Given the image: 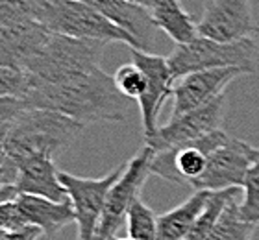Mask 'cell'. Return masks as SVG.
<instances>
[{
    "label": "cell",
    "mask_w": 259,
    "mask_h": 240,
    "mask_svg": "<svg viewBox=\"0 0 259 240\" xmlns=\"http://www.w3.org/2000/svg\"><path fill=\"white\" fill-rule=\"evenodd\" d=\"M126 100L115 85L113 76H108L100 67L58 83H30L24 94L28 107L58 111L83 126L122 122L128 107Z\"/></svg>",
    "instance_id": "6da1fadb"
},
{
    "label": "cell",
    "mask_w": 259,
    "mask_h": 240,
    "mask_svg": "<svg viewBox=\"0 0 259 240\" xmlns=\"http://www.w3.org/2000/svg\"><path fill=\"white\" fill-rule=\"evenodd\" d=\"M83 124L50 109L30 107L10 124L6 137V157L10 161L26 157H49L78 139Z\"/></svg>",
    "instance_id": "7a4b0ae2"
},
{
    "label": "cell",
    "mask_w": 259,
    "mask_h": 240,
    "mask_svg": "<svg viewBox=\"0 0 259 240\" xmlns=\"http://www.w3.org/2000/svg\"><path fill=\"white\" fill-rule=\"evenodd\" d=\"M106 44L104 41L50 32L22 72L28 76L30 83H58L87 74L98 69Z\"/></svg>",
    "instance_id": "3957f363"
},
{
    "label": "cell",
    "mask_w": 259,
    "mask_h": 240,
    "mask_svg": "<svg viewBox=\"0 0 259 240\" xmlns=\"http://www.w3.org/2000/svg\"><path fill=\"white\" fill-rule=\"evenodd\" d=\"M35 22L47 30L63 33L69 37L95 39L104 43H124L130 48H137L135 41L124 30L80 0H41Z\"/></svg>",
    "instance_id": "277c9868"
},
{
    "label": "cell",
    "mask_w": 259,
    "mask_h": 240,
    "mask_svg": "<svg viewBox=\"0 0 259 240\" xmlns=\"http://www.w3.org/2000/svg\"><path fill=\"white\" fill-rule=\"evenodd\" d=\"M257 44L254 37L241 39L235 43H221L207 37H198L185 44H176L172 54L167 58L170 72L176 80L193 72L211 69H228L237 67L248 74L255 72Z\"/></svg>",
    "instance_id": "5b68a950"
},
{
    "label": "cell",
    "mask_w": 259,
    "mask_h": 240,
    "mask_svg": "<svg viewBox=\"0 0 259 240\" xmlns=\"http://www.w3.org/2000/svg\"><path fill=\"white\" fill-rule=\"evenodd\" d=\"M152 157H154V150L145 144L126 163L122 176L115 181L106 196V205H104V213L95 240H115L119 229L122 227V222L128 218L132 203L139 198L146 177L150 176Z\"/></svg>",
    "instance_id": "8992f818"
},
{
    "label": "cell",
    "mask_w": 259,
    "mask_h": 240,
    "mask_svg": "<svg viewBox=\"0 0 259 240\" xmlns=\"http://www.w3.org/2000/svg\"><path fill=\"white\" fill-rule=\"evenodd\" d=\"M230 135L222 129H215L196 140L180 144L170 150L154 152L150 163V174L159 176L176 185H189L202 176L207 165V157L215 148L222 146Z\"/></svg>",
    "instance_id": "52a82bcc"
},
{
    "label": "cell",
    "mask_w": 259,
    "mask_h": 240,
    "mask_svg": "<svg viewBox=\"0 0 259 240\" xmlns=\"http://www.w3.org/2000/svg\"><path fill=\"white\" fill-rule=\"evenodd\" d=\"M126 165H119L108 176L93 179V177H78L67 172H60V181L67 188L74 209V222L78 227L76 240H95L98 224L102 218L106 196L115 181L122 176Z\"/></svg>",
    "instance_id": "ba28073f"
},
{
    "label": "cell",
    "mask_w": 259,
    "mask_h": 240,
    "mask_svg": "<svg viewBox=\"0 0 259 240\" xmlns=\"http://www.w3.org/2000/svg\"><path fill=\"white\" fill-rule=\"evenodd\" d=\"M259 148H252L248 142L230 137L226 142L215 148L207 157V165L202 176L191 183L194 190H226L243 188L246 172L257 159Z\"/></svg>",
    "instance_id": "9c48e42d"
},
{
    "label": "cell",
    "mask_w": 259,
    "mask_h": 240,
    "mask_svg": "<svg viewBox=\"0 0 259 240\" xmlns=\"http://www.w3.org/2000/svg\"><path fill=\"white\" fill-rule=\"evenodd\" d=\"M226 104V94H221L198 109L187 111L180 117H170V120L165 126H159L154 137L146 139L145 144H148L154 152H163L196 140L215 129H222Z\"/></svg>",
    "instance_id": "30bf717a"
},
{
    "label": "cell",
    "mask_w": 259,
    "mask_h": 240,
    "mask_svg": "<svg viewBox=\"0 0 259 240\" xmlns=\"http://www.w3.org/2000/svg\"><path fill=\"white\" fill-rule=\"evenodd\" d=\"M259 33L250 0H205L198 35L221 43H235Z\"/></svg>",
    "instance_id": "8fae6325"
},
{
    "label": "cell",
    "mask_w": 259,
    "mask_h": 240,
    "mask_svg": "<svg viewBox=\"0 0 259 240\" xmlns=\"http://www.w3.org/2000/svg\"><path fill=\"white\" fill-rule=\"evenodd\" d=\"M132 63L143 70L146 78V91L139 98L141 118H143V131L145 140L154 137L157 131V115L168 96H172L176 78L170 72L167 58L156 56L150 52H143L139 48H130Z\"/></svg>",
    "instance_id": "7c38bea8"
},
{
    "label": "cell",
    "mask_w": 259,
    "mask_h": 240,
    "mask_svg": "<svg viewBox=\"0 0 259 240\" xmlns=\"http://www.w3.org/2000/svg\"><path fill=\"white\" fill-rule=\"evenodd\" d=\"M244 74H248L244 69L228 67V69L200 70V72H193V74L176 80L172 91V117H180L184 113L198 109V107L213 102L217 96L224 94V89L233 80H237Z\"/></svg>",
    "instance_id": "4fadbf2b"
},
{
    "label": "cell",
    "mask_w": 259,
    "mask_h": 240,
    "mask_svg": "<svg viewBox=\"0 0 259 240\" xmlns=\"http://www.w3.org/2000/svg\"><path fill=\"white\" fill-rule=\"evenodd\" d=\"M80 2L89 4L97 11H100L108 21L113 22L115 26L124 30L135 41L139 50L150 52L157 32L150 10L128 0H80Z\"/></svg>",
    "instance_id": "5bb4252c"
},
{
    "label": "cell",
    "mask_w": 259,
    "mask_h": 240,
    "mask_svg": "<svg viewBox=\"0 0 259 240\" xmlns=\"http://www.w3.org/2000/svg\"><path fill=\"white\" fill-rule=\"evenodd\" d=\"M13 165L17 166L15 187L19 194L41 196L52 202H70L69 192L60 181V172L56 170L52 159L26 157V159L15 161Z\"/></svg>",
    "instance_id": "9a60e30c"
},
{
    "label": "cell",
    "mask_w": 259,
    "mask_h": 240,
    "mask_svg": "<svg viewBox=\"0 0 259 240\" xmlns=\"http://www.w3.org/2000/svg\"><path fill=\"white\" fill-rule=\"evenodd\" d=\"M17 205L26 224L37 225L43 235L54 236L65 225L74 222V209L70 202H52L41 196L19 194Z\"/></svg>",
    "instance_id": "2e32d148"
},
{
    "label": "cell",
    "mask_w": 259,
    "mask_h": 240,
    "mask_svg": "<svg viewBox=\"0 0 259 240\" xmlns=\"http://www.w3.org/2000/svg\"><path fill=\"white\" fill-rule=\"evenodd\" d=\"M209 190H194L191 198L172 211L157 216V240H185L193 229L194 222L204 211Z\"/></svg>",
    "instance_id": "e0dca14e"
},
{
    "label": "cell",
    "mask_w": 259,
    "mask_h": 240,
    "mask_svg": "<svg viewBox=\"0 0 259 240\" xmlns=\"http://www.w3.org/2000/svg\"><path fill=\"white\" fill-rule=\"evenodd\" d=\"M150 15L157 30H161L176 44L191 43L198 37V22L184 10L180 0H156Z\"/></svg>",
    "instance_id": "ac0fdd59"
},
{
    "label": "cell",
    "mask_w": 259,
    "mask_h": 240,
    "mask_svg": "<svg viewBox=\"0 0 259 240\" xmlns=\"http://www.w3.org/2000/svg\"><path fill=\"white\" fill-rule=\"evenodd\" d=\"M241 190H243V188L233 187V188H226V190L209 192V198H207V202H205L204 211L200 213V216L196 218L193 229L189 231V235L185 236V240H207L209 238V235L213 233L215 225L219 224V220H221L226 205L232 202V200L239 198Z\"/></svg>",
    "instance_id": "d6986e66"
},
{
    "label": "cell",
    "mask_w": 259,
    "mask_h": 240,
    "mask_svg": "<svg viewBox=\"0 0 259 240\" xmlns=\"http://www.w3.org/2000/svg\"><path fill=\"white\" fill-rule=\"evenodd\" d=\"M254 231V224H246L239 216V202L235 198L226 205L219 224L207 240H252Z\"/></svg>",
    "instance_id": "ffe728a7"
},
{
    "label": "cell",
    "mask_w": 259,
    "mask_h": 240,
    "mask_svg": "<svg viewBox=\"0 0 259 240\" xmlns=\"http://www.w3.org/2000/svg\"><path fill=\"white\" fill-rule=\"evenodd\" d=\"M41 0H0V33L35 22Z\"/></svg>",
    "instance_id": "44dd1931"
},
{
    "label": "cell",
    "mask_w": 259,
    "mask_h": 240,
    "mask_svg": "<svg viewBox=\"0 0 259 240\" xmlns=\"http://www.w3.org/2000/svg\"><path fill=\"white\" fill-rule=\"evenodd\" d=\"M239 216L246 224H259V155L244 177L243 202L239 203Z\"/></svg>",
    "instance_id": "7402d4cb"
},
{
    "label": "cell",
    "mask_w": 259,
    "mask_h": 240,
    "mask_svg": "<svg viewBox=\"0 0 259 240\" xmlns=\"http://www.w3.org/2000/svg\"><path fill=\"white\" fill-rule=\"evenodd\" d=\"M113 80L119 92L122 96H126V98L139 100L146 91V78L143 74V70L135 63H128L119 67L113 76Z\"/></svg>",
    "instance_id": "603a6c76"
},
{
    "label": "cell",
    "mask_w": 259,
    "mask_h": 240,
    "mask_svg": "<svg viewBox=\"0 0 259 240\" xmlns=\"http://www.w3.org/2000/svg\"><path fill=\"white\" fill-rule=\"evenodd\" d=\"M30 89V80L21 70L0 67V98L2 96H19L24 98V94Z\"/></svg>",
    "instance_id": "cb8c5ba5"
},
{
    "label": "cell",
    "mask_w": 259,
    "mask_h": 240,
    "mask_svg": "<svg viewBox=\"0 0 259 240\" xmlns=\"http://www.w3.org/2000/svg\"><path fill=\"white\" fill-rule=\"evenodd\" d=\"M22 225H26V222H24L21 211H19L17 200L15 202L0 203V233L19 229Z\"/></svg>",
    "instance_id": "d4e9b609"
},
{
    "label": "cell",
    "mask_w": 259,
    "mask_h": 240,
    "mask_svg": "<svg viewBox=\"0 0 259 240\" xmlns=\"http://www.w3.org/2000/svg\"><path fill=\"white\" fill-rule=\"evenodd\" d=\"M41 235H43V231L39 229L37 225L26 224L19 229L0 233V240H37Z\"/></svg>",
    "instance_id": "484cf974"
},
{
    "label": "cell",
    "mask_w": 259,
    "mask_h": 240,
    "mask_svg": "<svg viewBox=\"0 0 259 240\" xmlns=\"http://www.w3.org/2000/svg\"><path fill=\"white\" fill-rule=\"evenodd\" d=\"M17 181V166L10 159L0 163V187L6 185H15Z\"/></svg>",
    "instance_id": "4316f807"
},
{
    "label": "cell",
    "mask_w": 259,
    "mask_h": 240,
    "mask_svg": "<svg viewBox=\"0 0 259 240\" xmlns=\"http://www.w3.org/2000/svg\"><path fill=\"white\" fill-rule=\"evenodd\" d=\"M17 198H19V190H17L15 185H6V187H0V203L15 202Z\"/></svg>",
    "instance_id": "83f0119b"
},
{
    "label": "cell",
    "mask_w": 259,
    "mask_h": 240,
    "mask_svg": "<svg viewBox=\"0 0 259 240\" xmlns=\"http://www.w3.org/2000/svg\"><path fill=\"white\" fill-rule=\"evenodd\" d=\"M10 124H0V163H4V161L8 159V157H6V137H8Z\"/></svg>",
    "instance_id": "f1b7e54d"
},
{
    "label": "cell",
    "mask_w": 259,
    "mask_h": 240,
    "mask_svg": "<svg viewBox=\"0 0 259 240\" xmlns=\"http://www.w3.org/2000/svg\"><path fill=\"white\" fill-rule=\"evenodd\" d=\"M128 2H134V4H139V6H143V8H146V10H150L156 0H128Z\"/></svg>",
    "instance_id": "f546056e"
},
{
    "label": "cell",
    "mask_w": 259,
    "mask_h": 240,
    "mask_svg": "<svg viewBox=\"0 0 259 240\" xmlns=\"http://www.w3.org/2000/svg\"><path fill=\"white\" fill-rule=\"evenodd\" d=\"M115 240H117V238H115Z\"/></svg>",
    "instance_id": "4dcf8cb0"
}]
</instances>
